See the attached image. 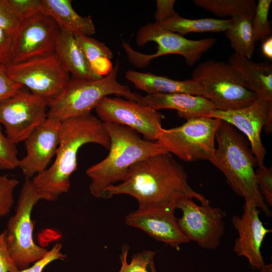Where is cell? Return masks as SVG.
I'll return each mask as SVG.
<instances>
[{"mask_svg":"<svg viewBox=\"0 0 272 272\" xmlns=\"http://www.w3.org/2000/svg\"><path fill=\"white\" fill-rule=\"evenodd\" d=\"M18 270L19 269L10 254L4 230L0 233V272H13Z\"/></svg>","mask_w":272,"mask_h":272,"instance_id":"obj_37","label":"cell"},{"mask_svg":"<svg viewBox=\"0 0 272 272\" xmlns=\"http://www.w3.org/2000/svg\"><path fill=\"white\" fill-rule=\"evenodd\" d=\"M60 31L53 19L41 13L23 20L13 34L11 63L54 53Z\"/></svg>","mask_w":272,"mask_h":272,"instance_id":"obj_14","label":"cell"},{"mask_svg":"<svg viewBox=\"0 0 272 272\" xmlns=\"http://www.w3.org/2000/svg\"><path fill=\"white\" fill-rule=\"evenodd\" d=\"M127 226L139 228L152 238L176 250L190 240L180 229L174 214L137 210L124 218Z\"/></svg>","mask_w":272,"mask_h":272,"instance_id":"obj_18","label":"cell"},{"mask_svg":"<svg viewBox=\"0 0 272 272\" xmlns=\"http://www.w3.org/2000/svg\"><path fill=\"white\" fill-rule=\"evenodd\" d=\"M21 21L41 13V0H9Z\"/></svg>","mask_w":272,"mask_h":272,"instance_id":"obj_35","label":"cell"},{"mask_svg":"<svg viewBox=\"0 0 272 272\" xmlns=\"http://www.w3.org/2000/svg\"><path fill=\"white\" fill-rule=\"evenodd\" d=\"M191 79L199 86L202 96L210 100L218 110L244 108L257 99L228 62L214 60L203 61L194 69Z\"/></svg>","mask_w":272,"mask_h":272,"instance_id":"obj_6","label":"cell"},{"mask_svg":"<svg viewBox=\"0 0 272 272\" xmlns=\"http://www.w3.org/2000/svg\"><path fill=\"white\" fill-rule=\"evenodd\" d=\"M261 51L266 58L272 59V37L271 36L262 41Z\"/></svg>","mask_w":272,"mask_h":272,"instance_id":"obj_40","label":"cell"},{"mask_svg":"<svg viewBox=\"0 0 272 272\" xmlns=\"http://www.w3.org/2000/svg\"><path fill=\"white\" fill-rule=\"evenodd\" d=\"M75 36L92 72L101 77L108 75L113 67L111 49L103 42L92 37Z\"/></svg>","mask_w":272,"mask_h":272,"instance_id":"obj_25","label":"cell"},{"mask_svg":"<svg viewBox=\"0 0 272 272\" xmlns=\"http://www.w3.org/2000/svg\"><path fill=\"white\" fill-rule=\"evenodd\" d=\"M216 142L217 147L209 161L223 173L234 193L270 218L271 211L256 183L254 167L258 163L248 141L234 126L221 120Z\"/></svg>","mask_w":272,"mask_h":272,"instance_id":"obj_3","label":"cell"},{"mask_svg":"<svg viewBox=\"0 0 272 272\" xmlns=\"http://www.w3.org/2000/svg\"><path fill=\"white\" fill-rule=\"evenodd\" d=\"M223 120L246 136L251 151L256 158L258 166H264L266 150L261 139L262 129L266 133L272 131V101L256 99L249 105L229 110L216 109L205 116Z\"/></svg>","mask_w":272,"mask_h":272,"instance_id":"obj_15","label":"cell"},{"mask_svg":"<svg viewBox=\"0 0 272 272\" xmlns=\"http://www.w3.org/2000/svg\"><path fill=\"white\" fill-rule=\"evenodd\" d=\"M19 161L16 144L4 134L0 124V169H15Z\"/></svg>","mask_w":272,"mask_h":272,"instance_id":"obj_30","label":"cell"},{"mask_svg":"<svg viewBox=\"0 0 272 272\" xmlns=\"http://www.w3.org/2000/svg\"><path fill=\"white\" fill-rule=\"evenodd\" d=\"M253 17L236 16L231 19L230 26L225 31L234 53L251 59L255 42L252 28Z\"/></svg>","mask_w":272,"mask_h":272,"instance_id":"obj_26","label":"cell"},{"mask_svg":"<svg viewBox=\"0 0 272 272\" xmlns=\"http://www.w3.org/2000/svg\"><path fill=\"white\" fill-rule=\"evenodd\" d=\"M175 0L156 1V11L154 15L155 23L160 25L172 17L175 13L174 6Z\"/></svg>","mask_w":272,"mask_h":272,"instance_id":"obj_38","label":"cell"},{"mask_svg":"<svg viewBox=\"0 0 272 272\" xmlns=\"http://www.w3.org/2000/svg\"><path fill=\"white\" fill-rule=\"evenodd\" d=\"M271 0H259L256 3L252 21V28L255 43L263 41L271 36V28L268 16Z\"/></svg>","mask_w":272,"mask_h":272,"instance_id":"obj_29","label":"cell"},{"mask_svg":"<svg viewBox=\"0 0 272 272\" xmlns=\"http://www.w3.org/2000/svg\"><path fill=\"white\" fill-rule=\"evenodd\" d=\"M125 77L136 88L147 94L179 93L202 96L199 86L191 79L183 81L176 80L165 76L134 70L127 71Z\"/></svg>","mask_w":272,"mask_h":272,"instance_id":"obj_22","label":"cell"},{"mask_svg":"<svg viewBox=\"0 0 272 272\" xmlns=\"http://www.w3.org/2000/svg\"><path fill=\"white\" fill-rule=\"evenodd\" d=\"M23 87L8 76L7 65L0 64V102L13 95Z\"/></svg>","mask_w":272,"mask_h":272,"instance_id":"obj_36","label":"cell"},{"mask_svg":"<svg viewBox=\"0 0 272 272\" xmlns=\"http://www.w3.org/2000/svg\"><path fill=\"white\" fill-rule=\"evenodd\" d=\"M94 109L103 123L129 127L141 133L147 141L156 142L162 128L164 116L162 113L133 100L107 96Z\"/></svg>","mask_w":272,"mask_h":272,"instance_id":"obj_12","label":"cell"},{"mask_svg":"<svg viewBox=\"0 0 272 272\" xmlns=\"http://www.w3.org/2000/svg\"><path fill=\"white\" fill-rule=\"evenodd\" d=\"M221 121L207 116L189 119L180 126L162 128L156 142L184 161H210L216 149V135Z\"/></svg>","mask_w":272,"mask_h":272,"instance_id":"obj_9","label":"cell"},{"mask_svg":"<svg viewBox=\"0 0 272 272\" xmlns=\"http://www.w3.org/2000/svg\"><path fill=\"white\" fill-rule=\"evenodd\" d=\"M61 248L62 245L56 243L50 250H48L44 257L33 263L32 266L13 272H42L44 268L50 263L66 257V255L61 252Z\"/></svg>","mask_w":272,"mask_h":272,"instance_id":"obj_34","label":"cell"},{"mask_svg":"<svg viewBox=\"0 0 272 272\" xmlns=\"http://www.w3.org/2000/svg\"><path fill=\"white\" fill-rule=\"evenodd\" d=\"M135 41L139 47H143L149 42H154L157 45V50L155 53L146 54L136 51L128 43L122 40V46L128 60L135 67L142 68L154 58L172 54L181 55L187 64L191 66L215 44L217 40L214 37L189 40L165 29L154 22L148 23L140 27L137 33Z\"/></svg>","mask_w":272,"mask_h":272,"instance_id":"obj_8","label":"cell"},{"mask_svg":"<svg viewBox=\"0 0 272 272\" xmlns=\"http://www.w3.org/2000/svg\"><path fill=\"white\" fill-rule=\"evenodd\" d=\"M54 53L64 69L74 79L96 80L102 78L95 74L90 69L73 34L60 31Z\"/></svg>","mask_w":272,"mask_h":272,"instance_id":"obj_23","label":"cell"},{"mask_svg":"<svg viewBox=\"0 0 272 272\" xmlns=\"http://www.w3.org/2000/svg\"><path fill=\"white\" fill-rule=\"evenodd\" d=\"M60 124L47 118L24 141L26 153L18 167L25 178L32 179L48 168L58 147Z\"/></svg>","mask_w":272,"mask_h":272,"instance_id":"obj_16","label":"cell"},{"mask_svg":"<svg viewBox=\"0 0 272 272\" xmlns=\"http://www.w3.org/2000/svg\"><path fill=\"white\" fill-rule=\"evenodd\" d=\"M8 76L27 88L31 93L49 102L57 96L70 81L55 53L7 65Z\"/></svg>","mask_w":272,"mask_h":272,"instance_id":"obj_10","label":"cell"},{"mask_svg":"<svg viewBox=\"0 0 272 272\" xmlns=\"http://www.w3.org/2000/svg\"><path fill=\"white\" fill-rule=\"evenodd\" d=\"M13 35L0 28V64L7 65L11 63Z\"/></svg>","mask_w":272,"mask_h":272,"instance_id":"obj_39","label":"cell"},{"mask_svg":"<svg viewBox=\"0 0 272 272\" xmlns=\"http://www.w3.org/2000/svg\"><path fill=\"white\" fill-rule=\"evenodd\" d=\"M260 272H272L271 263L265 265L261 269Z\"/></svg>","mask_w":272,"mask_h":272,"instance_id":"obj_41","label":"cell"},{"mask_svg":"<svg viewBox=\"0 0 272 272\" xmlns=\"http://www.w3.org/2000/svg\"><path fill=\"white\" fill-rule=\"evenodd\" d=\"M197 7L219 17H253L256 2L254 0H193Z\"/></svg>","mask_w":272,"mask_h":272,"instance_id":"obj_27","label":"cell"},{"mask_svg":"<svg viewBox=\"0 0 272 272\" xmlns=\"http://www.w3.org/2000/svg\"><path fill=\"white\" fill-rule=\"evenodd\" d=\"M41 200H44L43 195L31 179L25 178L17 200L15 213L9 220L5 230L10 254L19 270L29 267L44 257L48 251L37 245L33 239L32 212Z\"/></svg>","mask_w":272,"mask_h":272,"instance_id":"obj_7","label":"cell"},{"mask_svg":"<svg viewBox=\"0 0 272 272\" xmlns=\"http://www.w3.org/2000/svg\"><path fill=\"white\" fill-rule=\"evenodd\" d=\"M241 216L232 217L231 223L237 232L233 251L246 257L251 266L260 270L265 264L260 251L265 236L271 229L265 228L259 218V209L244 202Z\"/></svg>","mask_w":272,"mask_h":272,"instance_id":"obj_17","label":"cell"},{"mask_svg":"<svg viewBox=\"0 0 272 272\" xmlns=\"http://www.w3.org/2000/svg\"><path fill=\"white\" fill-rule=\"evenodd\" d=\"M21 22L9 0H0V28L13 35Z\"/></svg>","mask_w":272,"mask_h":272,"instance_id":"obj_33","label":"cell"},{"mask_svg":"<svg viewBox=\"0 0 272 272\" xmlns=\"http://www.w3.org/2000/svg\"><path fill=\"white\" fill-rule=\"evenodd\" d=\"M177 209L182 213L177 222L190 241L207 250L219 247L225 233L226 214L222 209L212 207L209 200L197 205L189 198L181 200Z\"/></svg>","mask_w":272,"mask_h":272,"instance_id":"obj_13","label":"cell"},{"mask_svg":"<svg viewBox=\"0 0 272 272\" xmlns=\"http://www.w3.org/2000/svg\"><path fill=\"white\" fill-rule=\"evenodd\" d=\"M256 183L265 202L272 206V168L265 166L258 167L255 170Z\"/></svg>","mask_w":272,"mask_h":272,"instance_id":"obj_32","label":"cell"},{"mask_svg":"<svg viewBox=\"0 0 272 272\" xmlns=\"http://www.w3.org/2000/svg\"><path fill=\"white\" fill-rule=\"evenodd\" d=\"M183 166L168 152L147 157L132 165L124 179L109 187L104 198L126 194L138 201V210L174 214L182 199L208 200L189 184Z\"/></svg>","mask_w":272,"mask_h":272,"instance_id":"obj_1","label":"cell"},{"mask_svg":"<svg viewBox=\"0 0 272 272\" xmlns=\"http://www.w3.org/2000/svg\"><path fill=\"white\" fill-rule=\"evenodd\" d=\"M93 143L109 149L110 140L103 122L91 113L61 122L59 143L53 164L32 181L44 200L55 201L71 187V176L77 168V156L84 145Z\"/></svg>","mask_w":272,"mask_h":272,"instance_id":"obj_2","label":"cell"},{"mask_svg":"<svg viewBox=\"0 0 272 272\" xmlns=\"http://www.w3.org/2000/svg\"><path fill=\"white\" fill-rule=\"evenodd\" d=\"M158 111L174 109L178 116L186 120L204 116L217 109L215 105L202 96L185 93H155L142 96L139 102Z\"/></svg>","mask_w":272,"mask_h":272,"instance_id":"obj_19","label":"cell"},{"mask_svg":"<svg viewBox=\"0 0 272 272\" xmlns=\"http://www.w3.org/2000/svg\"><path fill=\"white\" fill-rule=\"evenodd\" d=\"M19 181L0 174V218L7 215L14 202V191Z\"/></svg>","mask_w":272,"mask_h":272,"instance_id":"obj_31","label":"cell"},{"mask_svg":"<svg viewBox=\"0 0 272 272\" xmlns=\"http://www.w3.org/2000/svg\"><path fill=\"white\" fill-rule=\"evenodd\" d=\"M48 102L31 92L20 89L0 102V124L15 144L24 142L47 119Z\"/></svg>","mask_w":272,"mask_h":272,"instance_id":"obj_11","label":"cell"},{"mask_svg":"<svg viewBox=\"0 0 272 272\" xmlns=\"http://www.w3.org/2000/svg\"><path fill=\"white\" fill-rule=\"evenodd\" d=\"M228 63L239 74L247 88L257 99L272 101L271 63L254 62L235 53L230 55Z\"/></svg>","mask_w":272,"mask_h":272,"instance_id":"obj_20","label":"cell"},{"mask_svg":"<svg viewBox=\"0 0 272 272\" xmlns=\"http://www.w3.org/2000/svg\"><path fill=\"white\" fill-rule=\"evenodd\" d=\"M231 22V19L208 18L188 19L175 12L169 19L159 25L165 29L183 36L192 32H225L230 26Z\"/></svg>","mask_w":272,"mask_h":272,"instance_id":"obj_24","label":"cell"},{"mask_svg":"<svg viewBox=\"0 0 272 272\" xmlns=\"http://www.w3.org/2000/svg\"><path fill=\"white\" fill-rule=\"evenodd\" d=\"M128 250L127 245L122 246L120 255L121 267L118 272H156L154 261L155 252L146 250L134 253L130 262L128 263Z\"/></svg>","mask_w":272,"mask_h":272,"instance_id":"obj_28","label":"cell"},{"mask_svg":"<svg viewBox=\"0 0 272 272\" xmlns=\"http://www.w3.org/2000/svg\"><path fill=\"white\" fill-rule=\"evenodd\" d=\"M41 13L53 19L60 30L74 35L91 37L96 32L91 17L78 14L71 0H41Z\"/></svg>","mask_w":272,"mask_h":272,"instance_id":"obj_21","label":"cell"},{"mask_svg":"<svg viewBox=\"0 0 272 272\" xmlns=\"http://www.w3.org/2000/svg\"><path fill=\"white\" fill-rule=\"evenodd\" d=\"M117 62L106 76L96 80H70L63 90L48 103L47 118L60 122L91 113L105 97L115 95L139 102L142 96L117 80Z\"/></svg>","mask_w":272,"mask_h":272,"instance_id":"obj_5","label":"cell"},{"mask_svg":"<svg viewBox=\"0 0 272 272\" xmlns=\"http://www.w3.org/2000/svg\"><path fill=\"white\" fill-rule=\"evenodd\" d=\"M110 140L108 155L101 161L89 167L90 193L104 198L106 189L122 182L130 167L151 156L167 152L156 142L142 139L137 132L127 126L103 123Z\"/></svg>","mask_w":272,"mask_h":272,"instance_id":"obj_4","label":"cell"}]
</instances>
